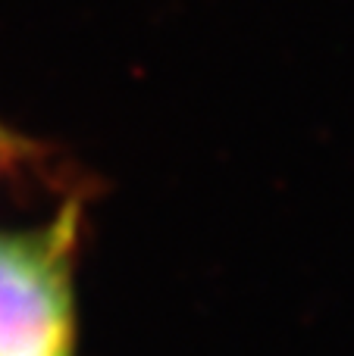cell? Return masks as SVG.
<instances>
[{
    "instance_id": "2",
    "label": "cell",
    "mask_w": 354,
    "mask_h": 356,
    "mask_svg": "<svg viewBox=\"0 0 354 356\" xmlns=\"http://www.w3.org/2000/svg\"><path fill=\"white\" fill-rule=\"evenodd\" d=\"M29 154H31V144L22 141L13 129L0 125V178H3L6 172H13Z\"/></svg>"
},
{
    "instance_id": "1",
    "label": "cell",
    "mask_w": 354,
    "mask_h": 356,
    "mask_svg": "<svg viewBox=\"0 0 354 356\" xmlns=\"http://www.w3.org/2000/svg\"><path fill=\"white\" fill-rule=\"evenodd\" d=\"M82 197L47 222L0 228V356H75Z\"/></svg>"
}]
</instances>
